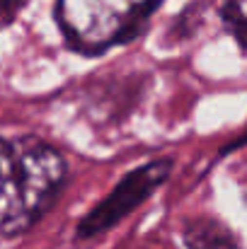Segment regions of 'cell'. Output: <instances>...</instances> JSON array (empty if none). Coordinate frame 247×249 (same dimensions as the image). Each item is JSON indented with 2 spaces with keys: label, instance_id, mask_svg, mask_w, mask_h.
<instances>
[{
  "label": "cell",
  "instance_id": "cell-1",
  "mask_svg": "<svg viewBox=\"0 0 247 249\" xmlns=\"http://www.w3.org/2000/svg\"><path fill=\"white\" fill-rule=\"evenodd\" d=\"M66 158L37 136L0 138V235L27 232L61 196Z\"/></svg>",
  "mask_w": 247,
  "mask_h": 249
},
{
  "label": "cell",
  "instance_id": "cell-2",
  "mask_svg": "<svg viewBox=\"0 0 247 249\" xmlns=\"http://www.w3.org/2000/svg\"><path fill=\"white\" fill-rule=\"evenodd\" d=\"M160 0H56V19L71 49L104 53L133 39Z\"/></svg>",
  "mask_w": 247,
  "mask_h": 249
},
{
  "label": "cell",
  "instance_id": "cell-3",
  "mask_svg": "<svg viewBox=\"0 0 247 249\" xmlns=\"http://www.w3.org/2000/svg\"><path fill=\"white\" fill-rule=\"evenodd\" d=\"M172 172V160H153L148 165L129 172L112 191L104 196L80 223H78V237H92L109 228H114L119 220H124L131 211H136L146 198H151L160 184L167 181Z\"/></svg>",
  "mask_w": 247,
  "mask_h": 249
},
{
  "label": "cell",
  "instance_id": "cell-4",
  "mask_svg": "<svg viewBox=\"0 0 247 249\" xmlns=\"http://www.w3.org/2000/svg\"><path fill=\"white\" fill-rule=\"evenodd\" d=\"M184 242L189 249H240L233 232L213 218L189 220L184 228Z\"/></svg>",
  "mask_w": 247,
  "mask_h": 249
},
{
  "label": "cell",
  "instance_id": "cell-5",
  "mask_svg": "<svg viewBox=\"0 0 247 249\" xmlns=\"http://www.w3.org/2000/svg\"><path fill=\"white\" fill-rule=\"evenodd\" d=\"M221 17L228 32L235 36V41L247 49V0H226Z\"/></svg>",
  "mask_w": 247,
  "mask_h": 249
}]
</instances>
